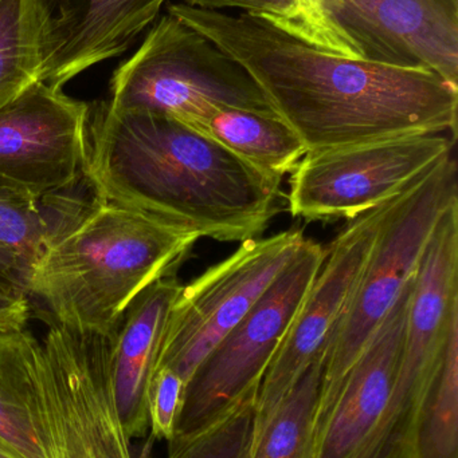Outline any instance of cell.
I'll use <instances>...</instances> for the list:
<instances>
[{"instance_id": "cell-1", "label": "cell", "mask_w": 458, "mask_h": 458, "mask_svg": "<svg viewBox=\"0 0 458 458\" xmlns=\"http://www.w3.org/2000/svg\"><path fill=\"white\" fill-rule=\"evenodd\" d=\"M166 11L245 67L308 152L414 134L457 137L458 88L429 70L325 53L246 13L179 0Z\"/></svg>"}, {"instance_id": "cell-2", "label": "cell", "mask_w": 458, "mask_h": 458, "mask_svg": "<svg viewBox=\"0 0 458 458\" xmlns=\"http://www.w3.org/2000/svg\"><path fill=\"white\" fill-rule=\"evenodd\" d=\"M83 177L104 203L222 242L260 237L284 200L281 182L206 134L108 102L91 113Z\"/></svg>"}, {"instance_id": "cell-3", "label": "cell", "mask_w": 458, "mask_h": 458, "mask_svg": "<svg viewBox=\"0 0 458 458\" xmlns=\"http://www.w3.org/2000/svg\"><path fill=\"white\" fill-rule=\"evenodd\" d=\"M199 239L96 198L88 203L61 195L50 239L30 268L27 296L53 325L113 335L129 306L175 275Z\"/></svg>"}, {"instance_id": "cell-4", "label": "cell", "mask_w": 458, "mask_h": 458, "mask_svg": "<svg viewBox=\"0 0 458 458\" xmlns=\"http://www.w3.org/2000/svg\"><path fill=\"white\" fill-rule=\"evenodd\" d=\"M458 201L454 153L387 204L376 242L323 357L317 422L324 417L352 363L413 280L436 225Z\"/></svg>"}, {"instance_id": "cell-5", "label": "cell", "mask_w": 458, "mask_h": 458, "mask_svg": "<svg viewBox=\"0 0 458 458\" xmlns=\"http://www.w3.org/2000/svg\"><path fill=\"white\" fill-rule=\"evenodd\" d=\"M109 90L113 109L161 113L183 123L212 106L280 117L245 67L167 11L113 72Z\"/></svg>"}, {"instance_id": "cell-6", "label": "cell", "mask_w": 458, "mask_h": 458, "mask_svg": "<svg viewBox=\"0 0 458 458\" xmlns=\"http://www.w3.org/2000/svg\"><path fill=\"white\" fill-rule=\"evenodd\" d=\"M113 335L53 325L39 342L38 411L46 458H134L110 374Z\"/></svg>"}, {"instance_id": "cell-7", "label": "cell", "mask_w": 458, "mask_h": 458, "mask_svg": "<svg viewBox=\"0 0 458 458\" xmlns=\"http://www.w3.org/2000/svg\"><path fill=\"white\" fill-rule=\"evenodd\" d=\"M324 258L322 244L304 240L244 319L204 358L186 384L175 436L201 429L260 387Z\"/></svg>"}, {"instance_id": "cell-8", "label": "cell", "mask_w": 458, "mask_h": 458, "mask_svg": "<svg viewBox=\"0 0 458 458\" xmlns=\"http://www.w3.org/2000/svg\"><path fill=\"white\" fill-rule=\"evenodd\" d=\"M456 142L429 133L312 150L290 174L288 209L307 222L354 219L401 195Z\"/></svg>"}, {"instance_id": "cell-9", "label": "cell", "mask_w": 458, "mask_h": 458, "mask_svg": "<svg viewBox=\"0 0 458 458\" xmlns=\"http://www.w3.org/2000/svg\"><path fill=\"white\" fill-rule=\"evenodd\" d=\"M306 239L300 229H288L239 242L229 258L182 285L169 311L156 370L171 369L187 384L204 358L244 319L295 258Z\"/></svg>"}, {"instance_id": "cell-10", "label": "cell", "mask_w": 458, "mask_h": 458, "mask_svg": "<svg viewBox=\"0 0 458 458\" xmlns=\"http://www.w3.org/2000/svg\"><path fill=\"white\" fill-rule=\"evenodd\" d=\"M91 113L43 81L0 107V190L40 203L74 188L85 171Z\"/></svg>"}, {"instance_id": "cell-11", "label": "cell", "mask_w": 458, "mask_h": 458, "mask_svg": "<svg viewBox=\"0 0 458 458\" xmlns=\"http://www.w3.org/2000/svg\"><path fill=\"white\" fill-rule=\"evenodd\" d=\"M387 204L350 220L325 250V258L257 393L263 424L307 369L324 355L328 339L349 306L365 268Z\"/></svg>"}, {"instance_id": "cell-12", "label": "cell", "mask_w": 458, "mask_h": 458, "mask_svg": "<svg viewBox=\"0 0 458 458\" xmlns=\"http://www.w3.org/2000/svg\"><path fill=\"white\" fill-rule=\"evenodd\" d=\"M359 61L425 69L458 88V0H328Z\"/></svg>"}, {"instance_id": "cell-13", "label": "cell", "mask_w": 458, "mask_h": 458, "mask_svg": "<svg viewBox=\"0 0 458 458\" xmlns=\"http://www.w3.org/2000/svg\"><path fill=\"white\" fill-rule=\"evenodd\" d=\"M411 282L352 363L333 405L317 422L315 458H357L378 425L400 365Z\"/></svg>"}, {"instance_id": "cell-14", "label": "cell", "mask_w": 458, "mask_h": 458, "mask_svg": "<svg viewBox=\"0 0 458 458\" xmlns=\"http://www.w3.org/2000/svg\"><path fill=\"white\" fill-rule=\"evenodd\" d=\"M180 284L175 275L147 288L121 318L113 334L110 374L118 416L131 440L150 430L148 393L164 331Z\"/></svg>"}, {"instance_id": "cell-15", "label": "cell", "mask_w": 458, "mask_h": 458, "mask_svg": "<svg viewBox=\"0 0 458 458\" xmlns=\"http://www.w3.org/2000/svg\"><path fill=\"white\" fill-rule=\"evenodd\" d=\"M169 0H81L58 29V47L43 82L64 89L97 64L123 55Z\"/></svg>"}, {"instance_id": "cell-16", "label": "cell", "mask_w": 458, "mask_h": 458, "mask_svg": "<svg viewBox=\"0 0 458 458\" xmlns=\"http://www.w3.org/2000/svg\"><path fill=\"white\" fill-rule=\"evenodd\" d=\"M56 47L48 0H0V107L45 81Z\"/></svg>"}, {"instance_id": "cell-17", "label": "cell", "mask_w": 458, "mask_h": 458, "mask_svg": "<svg viewBox=\"0 0 458 458\" xmlns=\"http://www.w3.org/2000/svg\"><path fill=\"white\" fill-rule=\"evenodd\" d=\"M186 125L220 142L237 157L279 182L292 174L308 153L303 139L281 117L212 106Z\"/></svg>"}, {"instance_id": "cell-18", "label": "cell", "mask_w": 458, "mask_h": 458, "mask_svg": "<svg viewBox=\"0 0 458 458\" xmlns=\"http://www.w3.org/2000/svg\"><path fill=\"white\" fill-rule=\"evenodd\" d=\"M39 341L27 330L0 333V443L19 458H46L38 411Z\"/></svg>"}, {"instance_id": "cell-19", "label": "cell", "mask_w": 458, "mask_h": 458, "mask_svg": "<svg viewBox=\"0 0 458 458\" xmlns=\"http://www.w3.org/2000/svg\"><path fill=\"white\" fill-rule=\"evenodd\" d=\"M323 357L311 363L271 416L255 427L249 458L316 457Z\"/></svg>"}, {"instance_id": "cell-20", "label": "cell", "mask_w": 458, "mask_h": 458, "mask_svg": "<svg viewBox=\"0 0 458 458\" xmlns=\"http://www.w3.org/2000/svg\"><path fill=\"white\" fill-rule=\"evenodd\" d=\"M191 7L246 13L325 53L359 61L357 50L336 26L328 0H179Z\"/></svg>"}, {"instance_id": "cell-21", "label": "cell", "mask_w": 458, "mask_h": 458, "mask_svg": "<svg viewBox=\"0 0 458 458\" xmlns=\"http://www.w3.org/2000/svg\"><path fill=\"white\" fill-rule=\"evenodd\" d=\"M410 458H458V331L449 339L417 414Z\"/></svg>"}, {"instance_id": "cell-22", "label": "cell", "mask_w": 458, "mask_h": 458, "mask_svg": "<svg viewBox=\"0 0 458 458\" xmlns=\"http://www.w3.org/2000/svg\"><path fill=\"white\" fill-rule=\"evenodd\" d=\"M258 389L210 424L169 441L167 458H249L257 422Z\"/></svg>"}, {"instance_id": "cell-23", "label": "cell", "mask_w": 458, "mask_h": 458, "mask_svg": "<svg viewBox=\"0 0 458 458\" xmlns=\"http://www.w3.org/2000/svg\"><path fill=\"white\" fill-rule=\"evenodd\" d=\"M40 203L0 190V245L29 271L45 250L53 229L50 204L45 200V209Z\"/></svg>"}, {"instance_id": "cell-24", "label": "cell", "mask_w": 458, "mask_h": 458, "mask_svg": "<svg viewBox=\"0 0 458 458\" xmlns=\"http://www.w3.org/2000/svg\"><path fill=\"white\" fill-rule=\"evenodd\" d=\"M186 384L171 369L156 370L148 393V420L153 440L169 443L175 436Z\"/></svg>"}, {"instance_id": "cell-25", "label": "cell", "mask_w": 458, "mask_h": 458, "mask_svg": "<svg viewBox=\"0 0 458 458\" xmlns=\"http://www.w3.org/2000/svg\"><path fill=\"white\" fill-rule=\"evenodd\" d=\"M29 317V296L0 291V333L26 330Z\"/></svg>"}, {"instance_id": "cell-26", "label": "cell", "mask_w": 458, "mask_h": 458, "mask_svg": "<svg viewBox=\"0 0 458 458\" xmlns=\"http://www.w3.org/2000/svg\"><path fill=\"white\" fill-rule=\"evenodd\" d=\"M29 268L0 245V291L27 295Z\"/></svg>"}, {"instance_id": "cell-27", "label": "cell", "mask_w": 458, "mask_h": 458, "mask_svg": "<svg viewBox=\"0 0 458 458\" xmlns=\"http://www.w3.org/2000/svg\"><path fill=\"white\" fill-rule=\"evenodd\" d=\"M0 458H19L0 443Z\"/></svg>"}]
</instances>
